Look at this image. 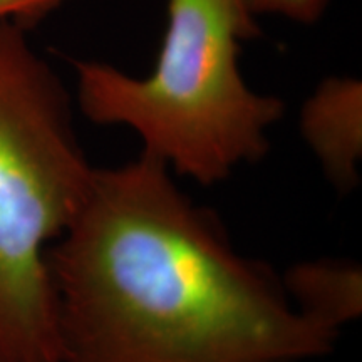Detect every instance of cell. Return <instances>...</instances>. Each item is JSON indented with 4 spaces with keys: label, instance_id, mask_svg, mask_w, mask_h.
I'll use <instances>...</instances> for the list:
<instances>
[{
    "label": "cell",
    "instance_id": "6",
    "mask_svg": "<svg viewBox=\"0 0 362 362\" xmlns=\"http://www.w3.org/2000/svg\"><path fill=\"white\" fill-rule=\"evenodd\" d=\"M253 16H282L300 24H314L327 11L330 0H243Z\"/></svg>",
    "mask_w": 362,
    "mask_h": 362
},
{
    "label": "cell",
    "instance_id": "3",
    "mask_svg": "<svg viewBox=\"0 0 362 362\" xmlns=\"http://www.w3.org/2000/svg\"><path fill=\"white\" fill-rule=\"evenodd\" d=\"M25 29L0 21V362H62L47 253L83 206L96 166L69 93Z\"/></svg>",
    "mask_w": 362,
    "mask_h": 362
},
{
    "label": "cell",
    "instance_id": "4",
    "mask_svg": "<svg viewBox=\"0 0 362 362\" xmlns=\"http://www.w3.org/2000/svg\"><path fill=\"white\" fill-rule=\"evenodd\" d=\"M300 131L327 181L349 193L361 181L362 84L351 78L325 79L300 111Z\"/></svg>",
    "mask_w": 362,
    "mask_h": 362
},
{
    "label": "cell",
    "instance_id": "7",
    "mask_svg": "<svg viewBox=\"0 0 362 362\" xmlns=\"http://www.w3.org/2000/svg\"><path fill=\"white\" fill-rule=\"evenodd\" d=\"M66 0H0V21H17L30 25Z\"/></svg>",
    "mask_w": 362,
    "mask_h": 362
},
{
    "label": "cell",
    "instance_id": "2",
    "mask_svg": "<svg viewBox=\"0 0 362 362\" xmlns=\"http://www.w3.org/2000/svg\"><path fill=\"white\" fill-rule=\"evenodd\" d=\"M243 0H168L155 69L133 78L103 62L76 61L78 104L103 126H128L143 153L175 176L221 183L270 149L284 103L248 88L240 72L243 40L259 37Z\"/></svg>",
    "mask_w": 362,
    "mask_h": 362
},
{
    "label": "cell",
    "instance_id": "1",
    "mask_svg": "<svg viewBox=\"0 0 362 362\" xmlns=\"http://www.w3.org/2000/svg\"><path fill=\"white\" fill-rule=\"evenodd\" d=\"M47 265L62 362H304L341 337L146 153L96 168Z\"/></svg>",
    "mask_w": 362,
    "mask_h": 362
},
{
    "label": "cell",
    "instance_id": "5",
    "mask_svg": "<svg viewBox=\"0 0 362 362\" xmlns=\"http://www.w3.org/2000/svg\"><path fill=\"white\" fill-rule=\"evenodd\" d=\"M280 279L292 305L317 324L341 332L362 315V269L354 260L297 262Z\"/></svg>",
    "mask_w": 362,
    "mask_h": 362
}]
</instances>
